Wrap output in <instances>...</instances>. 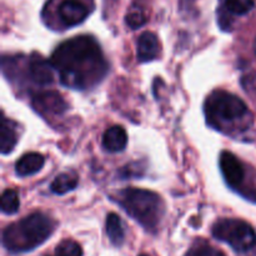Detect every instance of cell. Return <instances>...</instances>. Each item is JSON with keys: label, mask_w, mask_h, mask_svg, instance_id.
I'll use <instances>...</instances> for the list:
<instances>
[{"label": "cell", "mask_w": 256, "mask_h": 256, "mask_svg": "<svg viewBox=\"0 0 256 256\" xmlns=\"http://www.w3.org/2000/svg\"><path fill=\"white\" fill-rule=\"evenodd\" d=\"M139 256H149V255H146V254H142V255H139Z\"/></svg>", "instance_id": "obj_23"}, {"label": "cell", "mask_w": 256, "mask_h": 256, "mask_svg": "<svg viewBox=\"0 0 256 256\" xmlns=\"http://www.w3.org/2000/svg\"><path fill=\"white\" fill-rule=\"evenodd\" d=\"M185 256H225L224 252L220 250L215 249V248L210 246V245L205 244V242H198L195 244L189 252L185 254Z\"/></svg>", "instance_id": "obj_20"}, {"label": "cell", "mask_w": 256, "mask_h": 256, "mask_svg": "<svg viewBox=\"0 0 256 256\" xmlns=\"http://www.w3.org/2000/svg\"><path fill=\"white\" fill-rule=\"evenodd\" d=\"M159 39L152 32H145L138 39V59L140 62H149L159 55Z\"/></svg>", "instance_id": "obj_10"}, {"label": "cell", "mask_w": 256, "mask_h": 256, "mask_svg": "<svg viewBox=\"0 0 256 256\" xmlns=\"http://www.w3.org/2000/svg\"><path fill=\"white\" fill-rule=\"evenodd\" d=\"M146 22L148 15L144 6L138 2H132V6L128 10L126 15H125V22H126L128 26L132 30H136L139 28L144 26Z\"/></svg>", "instance_id": "obj_16"}, {"label": "cell", "mask_w": 256, "mask_h": 256, "mask_svg": "<svg viewBox=\"0 0 256 256\" xmlns=\"http://www.w3.org/2000/svg\"><path fill=\"white\" fill-rule=\"evenodd\" d=\"M45 164V159L39 152H29L20 158L15 165V172L18 176H30L42 169Z\"/></svg>", "instance_id": "obj_12"}, {"label": "cell", "mask_w": 256, "mask_h": 256, "mask_svg": "<svg viewBox=\"0 0 256 256\" xmlns=\"http://www.w3.org/2000/svg\"><path fill=\"white\" fill-rule=\"evenodd\" d=\"M220 169L225 182L232 189H239L245 178V170L242 164L234 154L222 152L220 155Z\"/></svg>", "instance_id": "obj_7"}, {"label": "cell", "mask_w": 256, "mask_h": 256, "mask_svg": "<svg viewBox=\"0 0 256 256\" xmlns=\"http://www.w3.org/2000/svg\"><path fill=\"white\" fill-rule=\"evenodd\" d=\"M56 256H82V249L74 240H62L55 249Z\"/></svg>", "instance_id": "obj_19"}, {"label": "cell", "mask_w": 256, "mask_h": 256, "mask_svg": "<svg viewBox=\"0 0 256 256\" xmlns=\"http://www.w3.org/2000/svg\"><path fill=\"white\" fill-rule=\"evenodd\" d=\"M254 52H255V55H256V40H255V44H254Z\"/></svg>", "instance_id": "obj_22"}, {"label": "cell", "mask_w": 256, "mask_h": 256, "mask_svg": "<svg viewBox=\"0 0 256 256\" xmlns=\"http://www.w3.org/2000/svg\"><path fill=\"white\" fill-rule=\"evenodd\" d=\"M62 84L84 90L94 86L106 74L108 64L102 49L89 35L75 36L62 42L50 59Z\"/></svg>", "instance_id": "obj_1"}, {"label": "cell", "mask_w": 256, "mask_h": 256, "mask_svg": "<svg viewBox=\"0 0 256 256\" xmlns=\"http://www.w3.org/2000/svg\"><path fill=\"white\" fill-rule=\"evenodd\" d=\"M106 234L114 246H122L125 240V232L119 215L110 212L106 218Z\"/></svg>", "instance_id": "obj_15"}, {"label": "cell", "mask_w": 256, "mask_h": 256, "mask_svg": "<svg viewBox=\"0 0 256 256\" xmlns=\"http://www.w3.org/2000/svg\"><path fill=\"white\" fill-rule=\"evenodd\" d=\"M52 65L42 56L32 58L29 64L30 78L38 85H49L52 82Z\"/></svg>", "instance_id": "obj_11"}, {"label": "cell", "mask_w": 256, "mask_h": 256, "mask_svg": "<svg viewBox=\"0 0 256 256\" xmlns=\"http://www.w3.org/2000/svg\"><path fill=\"white\" fill-rule=\"evenodd\" d=\"M32 106L42 115H62L68 110L64 98L56 92H42L32 96Z\"/></svg>", "instance_id": "obj_6"}, {"label": "cell", "mask_w": 256, "mask_h": 256, "mask_svg": "<svg viewBox=\"0 0 256 256\" xmlns=\"http://www.w3.org/2000/svg\"><path fill=\"white\" fill-rule=\"evenodd\" d=\"M119 204L146 230H154L164 212V205L159 195L138 188L122 190L119 195Z\"/></svg>", "instance_id": "obj_3"}, {"label": "cell", "mask_w": 256, "mask_h": 256, "mask_svg": "<svg viewBox=\"0 0 256 256\" xmlns=\"http://www.w3.org/2000/svg\"><path fill=\"white\" fill-rule=\"evenodd\" d=\"M128 134L120 125H114L105 132L102 136V146L106 152H119L126 148Z\"/></svg>", "instance_id": "obj_13"}, {"label": "cell", "mask_w": 256, "mask_h": 256, "mask_svg": "<svg viewBox=\"0 0 256 256\" xmlns=\"http://www.w3.org/2000/svg\"><path fill=\"white\" fill-rule=\"evenodd\" d=\"M212 235L229 244L235 252H246L256 245V234L246 222L240 219H220L212 226Z\"/></svg>", "instance_id": "obj_5"}, {"label": "cell", "mask_w": 256, "mask_h": 256, "mask_svg": "<svg viewBox=\"0 0 256 256\" xmlns=\"http://www.w3.org/2000/svg\"><path fill=\"white\" fill-rule=\"evenodd\" d=\"M89 9L80 0H62L58 6V16L65 26H75L84 22Z\"/></svg>", "instance_id": "obj_8"}, {"label": "cell", "mask_w": 256, "mask_h": 256, "mask_svg": "<svg viewBox=\"0 0 256 256\" xmlns=\"http://www.w3.org/2000/svg\"><path fill=\"white\" fill-rule=\"evenodd\" d=\"M55 224L42 212L28 215L2 232V244L12 252H25L42 245L54 232Z\"/></svg>", "instance_id": "obj_2"}, {"label": "cell", "mask_w": 256, "mask_h": 256, "mask_svg": "<svg viewBox=\"0 0 256 256\" xmlns=\"http://www.w3.org/2000/svg\"><path fill=\"white\" fill-rule=\"evenodd\" d=\"M19 195L15 190L8 189L2 195V212L4 214L12 215L19 210Z\"/></svg>", "instance_id": "obj_18"}, {"label": "cell", "mask_w": 256, "mask_h": 256, "mask_svg": "<svg viewBox=\"0 0 256 256\" xmlns=\"http://www.w3.org/2000/svg\"><path fill=\"white\" fill-rule=\"evenodd\" d=\"M78 185V176L72 172H64V174H60L52 180V185H50V189L54 194L62 195L66 194V192H72L76 188Z\"/></svg>", "instance_id": "obj_17"}, {"label": "cell", "mask_w": 256, "mask_h": 256, "mask_svg": "<svg viewBox=\"0 0 256 256\" xmlns=\"http://www.w3.org/2000/svg\"><path fill=\"white\" fill-rule=\"evenodd\" d=\"M242 88L245 89V92H248L249 94H252L256 96V74H249L242 76Z\"/></svg>", "instance_id": "obj_21"}, {"label": "cell", "mask_w": 256, "mask_h": 256, "mask_svg": "<svg viewBox=\"0 0 256 256\" xmlns=\"http://www.w3.org/2000/svg\"><path fill=\"white\" fill-rule=\"evenodd\" d=\"M208 122L218 130L224 125L242 120L248 115V106L239 96L224 90H216L205 102Z\"/></svg>", "instance_id": "obj_4"}, {"label": "cell", "mask_w": 256, "mask_h": 256, "mask_svg": "<svg viewBox=\"0 0 256 256\" xmlns=\"http://www.w3.org/2000/svg\"><path fill=\"white\" fill-rule=\"evenodd\" d=\"M256 6V0H222L219 8V24L224 30H230V16L246 15Z\"/></svg>", "instance_id": "obj_9"}, {"label": "cell", "mask_w": 256, "mask_h": 256, "mask_svg": "<svg viewBox=\"0 0 256 256\" xmlns=\"http://www.w3.org/2000/svg\"><path fill=\"white\" fill-rule=\"evenodd\" d=\"M18 144V132L10 120L2 119L0 125V149L2 154H9Z\"/></svg>", "instance_id": "obj_14"}]
</instances>
